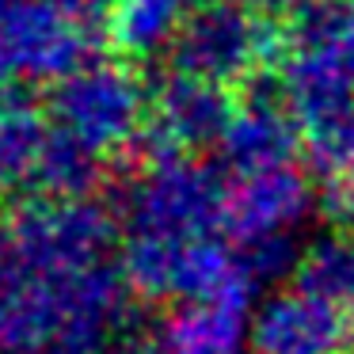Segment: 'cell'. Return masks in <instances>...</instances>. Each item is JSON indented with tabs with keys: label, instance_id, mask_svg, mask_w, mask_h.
Here are the masks:
<instances>
[{
	"label": "cell",
	"instance_id": "10",
	"mask_svg": "<svg viewBox=\"0 0 354 354\" xmlns=\"http://www.w3.org/2000/svg\"><path fill=\"white\" fill-rule=\"evenodd\" d=\"M183 19V0H126V39L141 50L179 35Z\"/></svg>",
	"mask_w": 354,
	"mask_h": 354
},
{
	"label": "cell",
	"instance_id": "5",
	"mask_svg": "<svg viewBox=\"0 0 354 354\" xmlns=\"http://www.w3.org/2000/svg\"><path fill=\"white\" fill-rule=\"evenodd\" d=\"M316 202V187L297 164H274V168L236 171L229 179L221 232L232 244H248L274 232H293L308 217Z\"/></svg>",
	"mask_w": 354,
	"mask_h": 354
},
{
	"label": "cell",
	"instance_id": "8",
	"mask_svg": "<svg viewBox=\"0 0 354 354\" xmlns=\"http://www.w3.org/2000/svg\"><path fill=\"white\" fill-rule=\"evenodd\" d=\"M286 46L354 73V0H305L282 19Z\"/></svg>",
	"mask_w": 354,
	"mask_h": 354
},
{
	"label": "cell",
	"instance_id": "12",
	"mask_svg": "<svg viewBox=\"0 0 354 354\" xmlns=\"http://www.w3.org/2000/svg\"><path fill=\"white\" fill-rule=\"evenodd\" d=\"M320 206L339 225H354V145L346 156L320 179Z\"/></svg>",
	"mask_w": 354,
	"mask_h": 354
},
{
	"label": "cell",
	"instance_id": "9",
	"mask_svg": "<svg viewBox=\"0 0 354 354\" xmlns=\"http://www.w3.org/2000/svg\"><path fill=\"white\" fill-rule=\"evenodd\" d=\"M297 282L354 313V225H343V232L316 240L301 255Z\"/></svg>",
	"mask_w": 354,
	"mask_h": 354
},
{
	"label": "cell",
	"instance_id": "14",
	"mask_svg": "<svg viewBox=\"0 0 354 354\" xmlns=\"http://www.w3.org/2000/svg\"><path fill=\"white\" fill-rule=\"evenodd\" d=\"M39 354H65V351H39Z\"/></svg>",
	"mask_w": 354,
	"mask_h": 354
},
{
	"label": "cell",
	"instance_id": "4",
	"mask_svg": "<svg viewBox=\"0 0 354 354\" xmlns=\"http://www.w3.org/2000/svg\"><path fill=\"white\" fill-rule=\"evenodd\" d=\"M248 346L252 354H354V313L297 282L252 316Z\"/></svg>",
	"mask_w": 354,
	"mask_h": 354
},
{
	"label": "cell",
	"instance_id": "2",
	"mask_svg": "<svg viewBox=\"0 0 354 354\" xmlns=\"http://www.w3.org/2000/svg\"><path fill=\"white\" fill-rule=\"evenodd\" d=\"M282 46V24L255 12L248 0H206L176 35L179 65L221 84H244L259 69L278 65Z\"/></svg>",
	"mask_w": 354,
	"mask_h": 354
},
{
	"label": "cell",
	"instance_id": "7",
	"mask_svg": "<svg viewBox=\"0 0 354 354\" xmlns=\"http://www.w3.org/2000/svg\"><path fill=\"white\" fill-rule=\"evenodd\" d=\"M236 103L229 95V84L221 80L198 77V73H179L176 80H168L160 95V130L168 138L171 153L179 149H206L217 145L221 133L229 130Z\"/></svg>",
	"mask_w": 354,
	"mask_h": 354
},
{
	"label": "cell",
	"instance_id": "1",
	"mask_svg": "<svg viewBox=\"0 0 354 354\" xmlns=\"http://www.w3.org/2000/svg\"><path fill=\"white\" fill-rule=\"evenodd\" d=\"M122 278L103 259L0 252V354H103L126 324Z\"/></svg>",
	"mask_w": 354,
	"mask_h": 354
},
{
	"label": "cell",
	"instance_id": "13",
	"mask_svg": "<svg viewBox=\"0 0 354 354\" xmlns=\"http://www.w3.org/2000/svg\"><path fill=\"white\" fill-rule=\"evenodd\" d=\"M255 12H263V16H274V19H286V16H293V12L305 4V0H248Z\"/></svg>",
	"mask_w": 354,
	"mask_h": 354
},
{
	"label": "cell",
	"instance_id": "6",
	"mask_svg": "<svg viewBox=\"0 0 354 354\" xmlns=\"http://www.w3.org/2000/svg\"><path fill=\"white\" fill-rule=\"evenodd\" d=\"M252 286L217 297L183 301L153 335L122 339L115 354H240L252 335Z\"/></svg>",
	"mask_w": 354,
	"mask_h": 354
},
{
	"label": "cell",
	"instance_id": "3",
	"mask_svg": "<svg viewBox=\"0 0 354 354\" xmlns=\"http://www.w3.org/2000/svg\"><path fill=\"white\" fill-rule=\"evenodd\" d=\"M229 183L217 168L171 153L145 179L133 206V232H164V236H202L217 232L225 221Z\"/></svg>",
	"mask_w": 354,
	"mask_h": 354
},
{
	"label": "cell",
	"instance_id": "11",
	"mask_svg": "<svg viewBox=\"0 0 354 354\" xmlns=\"http://www.w3.org/2000/svg\"><path fill=\"white\" fill-rule=\"evenodd\" d=\"M236 252L255 282H274V278L290 274V270L301 267V255H305L293 248V232H274V236L248 240V244H236Z\"/></svg>",
	"mask_w": 354,
	"mask_h": 354
}]
</instances>
